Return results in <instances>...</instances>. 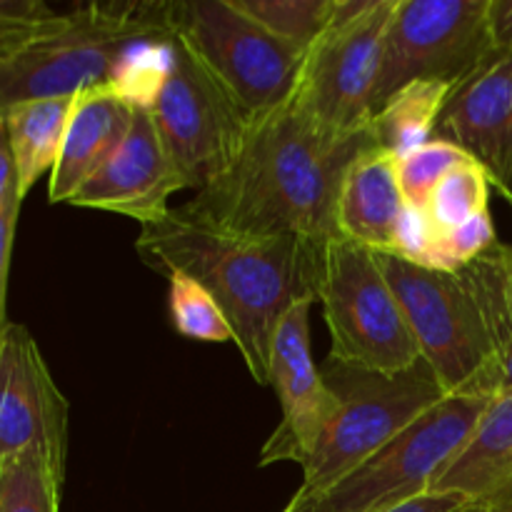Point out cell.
<instances>
[{
    "label": "cell",
    "mask_w": 512,
    "mask_h": 512,
    "mask_svg": "<svg viewBox=\"0 0 512 512\" xmlns=\"http://www.w3.org/2000/svg\"><path fill=\"white\" fill-rule=\"evenodd\" d=\"M173 50V70L150 113L185 185L200 193L238 158L253 118L178 33Z\"/></svg>",
    "instance_id": "cell-10"
},
{
    "label": "cell",
    "mask_w": 512,
    "mask_h": 512,
    "mask_svg": "<svg viewBox=\"0 0 512 512\" xmlns=\"http://www.w3.org/2000/svg\"><path fill=\"white\" fill-rule=\"evenodd\" d=\"M13 185H18V173H15V160H13V150H10L8 128H5V120L0 118V198H3Z\"/></svg>",
    "instance_id": "cell-33"
},
{
    "label": "cell",
    "mask_w": 512,
    "mask_h": 512,
    "mask_svg": "<svg viewBox=\"0 0 512 512\" xmlns=\"http://www.w3.org/2000/svg\"><path fill=\"white\" fill-rule=\"evenodd\" d=\"M133 110L108 83L75 95L60 158L50 173V203H68L75 190L105 163L123 140Z\"/></svg>",
    "instance_id": "cell-17"
},
{
    "label": "cell",
    "mask_w": 512,
    "mask_h": 512,
    "mask_svg": "<svg viewBox=\"0 0 512 512\" xmlns=\"http://www.w3.org/2000/svg\"><path fill=\"white\" fill-rule=\"evenodd\" d=\"M63 478L38 450L0 463V512H58Z\"/></svg>",
    "instance_id": "cell-22"
},
{
    "label": "cell",
    "mask_w": 512,
    "mask_h": 512,
    "mask_svg": "<svg viewBox=\"0 0 512 512\" xmlns=\"http://www.w3.org/2000/svg\"><path fill=\"white\" fill-rule=\"evenodd\" d=\"M318 300L330 330V360L335 363L398 375L423 360L403 305L373 250L340 235L328 240L323 245Z\"/></svg>",
    "instance_id": "cell-5"
},
{
    "label": "cell",
    "mask_w": 512,
    "mask_h": 512,
    "mask_svg": "<svg viewBox=\"0 0 512 512\" xmlns=\"http://www.w3.org/2000/svg\"><path fill=\"white\" fill-rule=\"evenodd\" d=\"M368 148H375L370 130L335 133L285 103L255 115L233 165L180 208L230 233L298 235L325 245L338 238L345 170Z\"/></svg>",
    "instance_id": "cell-1"
},
{
    "label": "cell",
    "mask_w": 512,
    "mask_h": 512,
    "mask_svg": "<svg viewBox=\"0 0 512 512\" xmlns=\"http://www.w3.org/2000/svg\"><path fill=\"white\" fill-rule=\"evenodd\" d=\"M233 3L273 35L308 50L330 25L338 0H233Z\"/></svg>",
    "instance_id": "cell-23"
},
{
    "label": "cell",
    "mask_w": 512,
    "mask_h": 512,
    "mask_svg": "<svg viewBox=\"0 0 512 512\" xmlns=\"http://www.w3.org/2000/svg\"><path fill=\"white\" fill-rule=\"evenodd\" d=\"M168 310L175 333L200 343H230L233 330L213 295L183 273L168 275Z\"/></svg>",
    "instance_id": "cell-24"
},
{
    "label": "cell",
    "mask_w": 512,
    "mask_h": 512,
    "mask_svg": "<svg viewBox=\"0 0 512 512\" xmlns=\"http://www.w3.org/2000/svg\"><path fill=\"white\" fill-rule=\"evenodd\" d=\"M450 90L453 83L448 80H415L400 88L370 118L368 130L375 148L398 160L433 140Z\"/></svg>",
    "instance_id": "cell-20"
},
{
    "label": "cell",
    "mask_w": 512,
    "mask_h": 512,
    "mask_svg": "<svg viewBox=\"0 0 512 512\" xmlns=\"http://www.w3.org/2000/svg\"><path fill=\"white\" fill-rule=\"evenodd\" d=\"M490 400L448 395L325 495L293 498L303 512H383L423 498L468 445Z\"/></svg>",
    "instance_id": "cell-7"
},
{
    "label": "cell",
    "mask_w": 512,
    "mask_h": 512,
    "mask_svg": "<svg viewBox=\"0 0 512 512\" xmlns=\"http://www.w3.org/2000/svg\"><path fill=\"white\" fill-rule=\"evenodd\" d=\"M5 328H8V320H5V308H3V305H0V345H3Z\"/></svg>",
    "instance_id": "cell-36"
},
{
    "label": "cell",
    "mask_w": 512,
    "mask_h": 512,
    "mask_svg": "<svg viewBox=\"0 0 512 512\" xmlns=\"http://www.w3.org/2000/svg\"><path fill=\"white\" fill-rule=\"evenodd\" d=\"M490 200V178L473 158L450 170L428 200V215L440 233L485 213Z\"/></svg>",
    "instance_id": "cell-25"
},
{
    "label": "cell",
    "mask_w": 512,
    "mask_h": 512,
    "mask_svg": "<svg viewBox=\"0 0 512 512\" xmlns=\"http://www.w3.org/2000/svg\"><path fill=\"white\" fill-rule=\"evenodd\" d=\"M38 450L65 478L68 400L28 328L8 323L0 345V463Z\"/></svg>",
    "instance_id": "cell-12"
},
{
    "label": "cell",
    "mask_w": 512,
    "mask_h": 512,
    "mask_svg": "<svg viewBox=\"0 0 512 512\" xmlns=\"http://www.w3.org/2000/svg\"><path fill=\"white\" fill-rule=\"evenodd\" d=\"M378 263L403 305L420 358L445 393L495 398L493 343L463 275L418 268L385 253H378Z\"/></svg>",
    "instance_id": "cell-6"
},
{
    "label": "cell",
    "mask_w": 512,
    "mask_h": 512,
    "mask_svg": "<svg viewBox=\"0 0 512 512\" xmlns=\"http://www.w3.org/2000/svg\"><path fill=\"white\" fill-rule=\"evenodd\" d=\"M173 25L250 118L290 100L305 48L273 35L233 0H178Z\"/></svg>",
    "instance_id": "cell-9"
},
{
    "label": "cell",
    "mask_w": 512,
    "mask_h": 512,
    "mask_svg": "<svg viewBox=\"0 0 512 512\" xmlns=\"http://www.w3.org/2000/svg\"><path fill=\"white\" fill-rule=\"evenodd\" d=\"M283 512H303V508H300V503H298V500H290V503L288 505H285V510Z\"/></svg>",
    "instance_id": "cell-37"
},
{
    "label": "cell",
    "mask_w": 512,
    "mask_h": 512,
    "mask_svg": "<svg viewBox=\"0 0 512 512\" xmlns=\"http://www.w3.org/2000/svg\"><path fill=\"white\" fill-rule=\"evenodd\" d=\"M163 28H173V3L115 0L55 13L33 35L0 50V115L28 100L75 98L105 85L130 40Z\"/></svg>",
    "instance_id": "cell-3"
},
{
    "label": "cell",
    "mask_w": 512,
    "mask_h": 512,
    "mask_svg": "<svg viewBox=\"0 0 512 512\" xmlns=\"http://www.w3.org/2000/svg\"><path fill=\"white\" fill-rule=\"evenodd\" d=\"M440 238H443V233L435 228L428 210L408 205L403 215H400L398 228H395L393 250L385 255H395V258L405 260L410 265H418V268L438 270Z\"/></svg>",
    "instance_id": "cell-27"
},
{
    "label": "cell",
    "mask_w": 512,
    "mask_h": 512,
    "mask_svg": "<svg viewBox=\"0 0 512 512\" xmlns=\"http://www.w3.org/2000/svg\"><path fill=\"white\" fill-rule=\"evenodd\" d=\"M468 512H512V503L510 505H500V508H478V505H473Z\"/></svg>",
    "instance_id": "cell-35"
},
{
    "label": "cell",
    "mask_w": 512,
    "mask_h": 512,
    "mask_svg": "<svg viewBox=\"0 0 512 512\" xmlns=\"http://www.w3.org/2000/svg\"><path fill=\"white\" fill-rule=\"evenodd\" d=\"M433 493H455L478 508L512 503V393L490 400L468 445L440 475Z\"/></svg>",
    "instance_id": "cell-18"
},
{
    "label": "cell",
    "mask_w": 512,
    "mask_h": 512,
    "mask_svg": "<svg viewBox=\"0 0 512 512\" xmlns=\"http://www.w3.org/2000/svg\"><path fill=\"white\" fill-rule=\"evenodd\" d=\"M473 505L455 493H428L418 500L383 512H468Z\"/></svg>",
    "instance_id": "cell-31"
},
{
    "label": "cell",
    "mask_w": 512,
    "mask_h": 512,
    "mask_svg": "<svg viewBox=\"0 0 512 512\" xmlns=\"http://www.w3.org/2000/svg\"><path fill=\"white\" fill-rule=\"evenodd\" d=\"M188 190L165 150L153 113L135 108L128 130L105 163L80 185L68 205L120 213L148 225L170 210V195Z\"/></svg>",
    "instance_id": "cell-15"
},
{
    "label": "cell",
    "mask_w": 512,
    "mask_h": 512,
    "mask_svg": "<svg viewBox=\"0 0 512 512\" xmlns=\"http://www.w3.org/2000/svg\"><path fill=\"white\" fill-rule=\"evenodd\" d=\"M488 8L490 0H398L385 35L375 110L415 80L455 85L478 68L495 50Z\"/></svg>",
    "instance_id": "cell-11"
},
{
    "label": "cell",
    "mask_w": 512,
    "mask_h": 512,
    "mask_svg": "<svg viewBox=\"0 0 512 512\" xmlns=\"http://www.w3.org/2000/svg\"><path fill=\"white\" fill-rule=\"evenodd\" d=\"M23 195L18 185L8 190L0 198V305L5 308V293H8V270H10V253H13L15 225H18V213Z\"/></svg>",
    "instance_id": "cell-30"
},
{
    "label": "cell",
    "mask_w": 512,
    "mask_h": 512,
    "mask_svg": "<svg viewBox=\"0 0 512 512\" xmlns=\"http://www.w3.org/2000/svg\"><path fill=\"white\" fill-rule=\"evenodd\" d=\"M320 370L338 408L303 465V485L295 493L303 500L328 493L420 415L448 398L423 360L398 375L350 368L330 358Z\"/></svg>",
    "instance_id": "cell-4"
},
{
    "label": "cell",
    "mask_w": 512,
    "mask_h": 512,
    "mask_svg": "<svg viewBox=\"0 0 512 512\" xmlns=\"http://www.w3.org/2000/svg\"><path fill=\"white\" fill-rule=\"evenodd\" d=\"M73 100L75 98L28 100V103L13 105L0 115L8 128L15 173H18V190L23 200L45 173H53L60 158V148H63Z\"/></svg>",
    "instance_id": "cell-19"
},
{
    "label": "cell",
    "mask_w": 512,
    "mask_h": 512,
    "mask_svg": "<svg viewBox=\"0 0 512 512\" xmlns=\"http://www.w3.org/2000/svg\"><path fill=\"white\" fill-rule=\"evenodd\" d=\"M495 243H498V238H495V225L493 218H490V210L473 215L470 220H465V223L455 225V228L443 233V238H440L438 270H443V273H458L460 268H465L475 258H480Z\"/></svg>",
    "instance_id": "cell-28"
},
{
    "label": "cell",
    "mask_w": 512,
    "mask_h": 512,
    "mask_svg": "<svg viewBox=\"0 0 512 512\" xmlns=\"http://www.w3.org/2000/svg\"><path fill=\"white\" fill-rule=\"evenodd\" d=\"M470 160L463 148L443 138H433L413 153L398 158V180L405 203L413 208H428L430 195L435 193L445 175Z\"/></svg>",
    "instance_id": "cell-26"
},
{
    "label": "cell",
    "mask_w": 512,
    "mask_h": 512,
    "mask_svg": "<svg viewBox=\"0 0 512 512\" xmlns=\"http://www.w3.org/2000/svg\"><path fill=\"white\" fill-rule=\"evenodd\" d=\"M175 25L138 35L120 50L108 85L130 108L150 110L173 70Z\"/></svg>",
    "instance_id": "cell-21"
},
{
    "label": "cell",
    "mask_w": 512,
    "mask_h": 512,
    "mask_svg": "<svg viewBox=\"0 0 512 512\" xmlns=\"http://www.w3.org/2000/svg\"><path fill=\"white\" fill-rule=\"evenodd\" d=\"M310 308L298 303L283 315L270 348V385L280 400L278 428L260 453V465L300 463L303 468L323 438L338 400L310 350Z\"/></svg>",
    "instance_id": "cell-13"
},
{
    "label": "cell",
    "mask_w": 512,
    "mask_h": 512,
    "mask_svg": "<svg viewBox=\"0 0 512 512\" xmlns=\"http://www.w3.org/2000/svg\"><path fill=\"white\" fill-rule=\"evenodd\" d=\"M488 25L493 48H512V0H490Z\"/></svg>",
    "instance_id": "cell-32"
},
{
    "label": "cell",
    "mask_w": 512,
    "mask_h": 512,
    "mask_svg": "<svg viewBox=\"0 0 512 512\" xmlns=\"http://www.w3.org/2000/svg\"><path fill=\"white\" fill-rule=\"evenodd\" d=\"M140 258L163 275L183 273L223 310L235 348L258 385H270V348L293 305L318 300L323 245L298 235H240L200 223L183 208L140 225Z\"/></svg>",
    "instance_id": "cell-2"
},
{
    "label": "cell",
    "mask_w": 512,
    "mask_h": 512,
    "mask_svg": "<svg viewBox=\"0 0 512 512\" xmlns=\"http://www.w3.org/2000/svg\"><path fill=\"white\" fill-rule=\"evenodd\" d=\"M405 208L408 203L400 190L398 160L380 148L363 150L348 165L340 185L335 213L338 235L373 253H390Z\"/></svg>",
    "instance_id": "cell-16"
},
{
    "label": "cell",
    "mask_w": 512,
    "mask_h": 512,
    "mask_svg": "<svg viewBox=\"0 0 512 512\" xmlns=\"http://www.w3.org/2000/svg\"><path fill=\"white\" fill-rule=\"evenodd\" d=\"M505 393H512V353L505 358L503 368H500V375H498V395H505ZM495 395V398H498Z\"/></svg>",
    "instance_id": "cell-34"
},
{
    "label": "cell",
    "mask_w": 512,
    "mask_h": 512,
    "mask_svg": "<svg viewBox=\"0 0 512 512\" xmlns=\"http://www.w3.org/2000/svg\"><path fill=\"white\" fill-rule=\"evenodd\" d=\"M53 15L43 0H0V50L18 45Z\"/></svg>",
    "instance_id": "cell-29"
},
{
    "label": "cell",
    "mask_w": 512,
    "mask_h": 512,
    "mask_svg": "<svg viewBox=\"0 0 512 512\" xmlns=\"http://www.w3.org/2000/svg\"><path fill=\"white\" fill-rule=\"evenodd\" d=\"M395 3L338 0L330 25L305 50L288 103L335 133H365Z\"/></svg>",
    "instance_id": "cell-8"
},
{
    "label": "cell",
    "mask_w": 512,
    "mask_h": 512,
    "mask_svg": "<svg viewBox=\"0 0 512 512\" xmlns=\"http://www.w3.org/2000/svg\"><path fill=\"white\" fill-rule=\"evenodd\" d=\"M435 138L463 148L512 205V48H495L453 85Z\"/></svg>",
    "instance_id": "cell-14"
}]
</instances>
